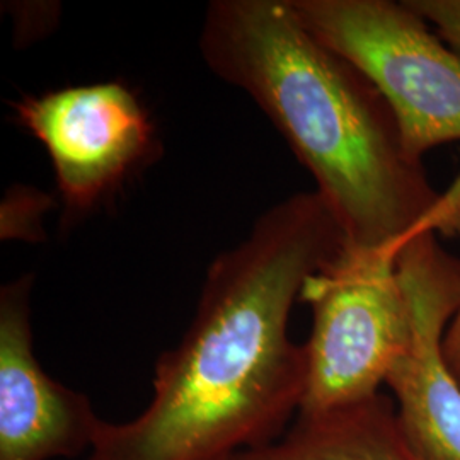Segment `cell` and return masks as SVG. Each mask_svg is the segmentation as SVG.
<instances>
[{"label":"cell","instance_id":"7a4b0ae2","mask_svg":"<svg viewBox=\"0 0 460 460\" xmlns=\"http://www.w3.org/2000/svg\"><path fill=\"white\" fill-rule=\"evenodd\" d=\"M198 49L256 102L315 181L348 246L406 243L442 195L406 152L387 99L321 43L290 0H214Z\"/></svg>","mask_w":460,"mask_h":460},{"label":"cell","instance_id":"ba28073f","mask_svg":"<svg viewBox=\"0 0 460 460\" xmlns=\"http://www.w3.org/2000/svg\"><path fill=\"white\" fill-rule=\"evenodd\" d=\"M227 460H425L402 433L387 395L331 411L298 412L294 427L273 444Z\"/></svg>","mask_w":460,"mask_h":460},{"label":"cell","instance_id":"3957f363","mask_svg":"<svg viewBox=\"0 0 460 460\" xmlns=\"http://www.w3.org/2000/svg\"><path fill=\"white\" fill-rule=\"evenodd\" d=\"M406 243L345 246L305 281L300 300L314 324L307 384L298 412L331 411L380 394L411 343V311L397 271Z\"/></svg>","mask_w":460,"mask_h":460},{"label":"cell","instance_id":"8992f818","mask_svg":"<svg viewBox=\"0 0 460 460\" xmlns=\"http://www.w3.org/2000/svg\"><path fill=\"white\" fill-rule=\"evenodd\" d=\"M411 311V343L387 377L404 437L425 460H460V382L444 338L460 309V260L431 230L411 235L397 256Z\"/></svg>","mask_w":460,"mask_h":460},{"label":"cell","instance_id":"30bf717a","mask_svg":"<svg viewBox=\"0 0 460 460\" xmlns=\"http://www.w3.org/2000/svg\"><path fill=\"white\" fill-rule=\"evenodd\" d=\"M423 230L460 237V174L457 181L452 184V188L445 195H442L435 210L416 232H423Z\"/></svg>","mask_w":460,"mask_h":460},{"label":"cell","instance_id":"6da1fadb","mask_svg":"<svg viewBox=\"0 0 460 460\" xmlns=\"http://www.w3.org/2000/svg\"><path fill=\"white\" fill-rule=\"evenodd\" d=\"M345 244L315 191L264 210L208 266L190 328L155 363L147 408L127 423L102 421L89 460H227L281 438L307 384L290 313Z\"/></svg>","mask_w":460,"mask_h":460},{"label":"cell","instance_id":"8fae6325","mask_svg":"<svg viewBox=\"0 0 460 460\" xmlns=\"http://www.w3.org/2000/svg\"><path fill=\"white\" fill-rule=\"evenodd\" d=\"M444 355L447 365L460 382V309L445 332Z\"/></svg>","mask_w":460,"mask_h":460},{"label":"cell","instance_id":"9c48e42d","mask_svg":"<svg viewBox=\"0 0 460 460\" xmlns=\"http://www.w3.org/2000/svg\"><path fill=\"white\" fill-rule=\"evenodd\" d=\"M412 9L435 26L445 43L460 49V0H406Z\"/></svg>","mask_w":460,"mask_h":460},{"label":"cell","instance_id":"277c9868","mask_svg":"<svg viewBox=\"0 0 460 460\" xmlns=\"http://www.w3.org/2000/svg\"><path fill=\"white\" fill-rule=\"evenodd\" d=\"M302 24L387 99L410 157L460 140V51L394 0H290Z\"/></svg>","mask_w":460,"mask_h":460},{"label":"cell","instance_id":"5b68a950","mask_svg":"<svg viewBox=\"0 0 460 460\" xmlns=\"http://www.w3.org/2000/svg\"><path fill=\"white\" fill-rule=\"evenodd\" d=\"M19 125L49 152L66 210L84 214L115 193L154 147V125L119 83L85 84L13 102Z\"/></svg>","mask_w":460,"mask_h":460},{"label":"cell","instance_id":"52a82bcc","mask_svg":"<svg viewBox=\"0 0 460 460\" xmlns=\"http://www.w3.org/2000/svg\"><path fill=\"white\" fill-rule=\"evenodd\" d=\"M24 275L0 290V460L77 457L93 448L102 420L87 395L53 380L33 349Z\"/></svg>","mask_w":460,"mask_h":460}]
</instances>
